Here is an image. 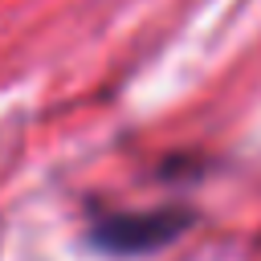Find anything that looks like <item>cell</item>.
Wrapping results in <instances>:
<instances>
[{
  "label": "cell",
  "mask_w": 261,
  "mask_h": 261,
  "mask_svg": "<svg viewBox=\"0 0 261 261\" xmlns=\"http://www.w3.org/2000/svg\"><path fill=\"white\" fill-rule=\"evenodd\" d=\"M188 224V212L155 208V212H106L94 224V237L110 253H151L167 241H175Z\"/></svg>",
  "instance_id": "cell-1"
}]
</instances>
